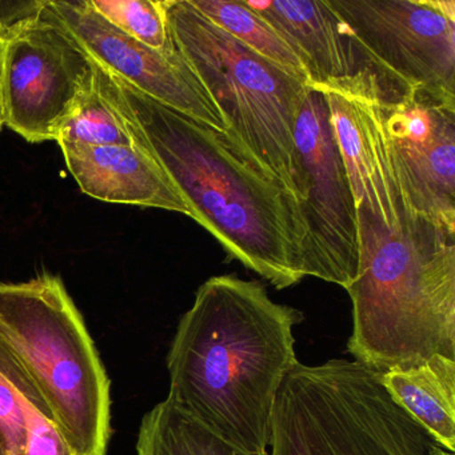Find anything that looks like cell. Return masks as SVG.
Here are the masks:
<instances>
[{
	"label": "cell",
	"mask_w": 455,
	"mask_h": 455,
	"mask_svg": "<svg viewBox=\"0 0 455 455\" xmlns=\"http://www.w3.org/2000/svg\"><path fill=\"white\" fill-rule=\"evenodd\" d=\"M302 60L311 89L393 105L403 95L364 57L327 0H244Z\"/></svg>",
	"instance_id": "cell-10"
},
{
	"label": "cell",
	"mask_w": 455,
	"mask_h": 455,
	"mask_svg": "<svg viewBox=\"0 0 455 455\" xmlns=\"http://www.w3.org/2000/svg\"><path fill=\"white\" fill-rule=\"evenodd\" d=\"M94 66L102 97L124 119L134 142L172 180L193 220L217 239L228 258L278 290L306 278L305 231L294 198L250 164L223 132Z\"/></svg>",
	"instance_id": "cell-1"
},
{
	"label": "cell",
	"mask_w": 455,
	"mask_h": 455,
	"mask_svg": "<svg viewBox=\"0 0 455 455\" xmlns=\"http://www.w3.org/2000/svg\"><path fill=\"white\" fill-rule=\"evenodd\" d=\"M364 57L403 97L455 108V0H327Z\"/></svg>",
	"instance_id": "cell-6"
},
{
	"label": "cell",
	"mask_w": 455,
	"mask_h": 455,
	"mask_svg": "<svg viewBox=\"0 0 455 455\" xmlns=\"http://www.w3.org/2000/svg\"><path fill=\"white\" fill-rule=\"evenodd\" d=\"M49 0L0 2V44H6L20 31L41 20Z\"/></svg>",
	"instance_id": "cell-21"
},
{
	"label": "cell",
	"mask_w": 455,
	"mask_h": 455,
	"mask_svg": "<svg viewBox=\"0 0 455 455\" xmlns=\"http://www.w3.org/2000/svg\"><path fill=\"white\" fill-rule=\"evenodd\" d=\"M207 20L279 68L308 84L305 65L289 44L244 2L188 0ZM310 86V84H308Z\"/></svg>",
	"instance_id": "cell-16"
},
{
	"label": "cell",
	"mask_w": 455,
	"mask_h": 455,
	"mask_svg": "<svg viewBox=\"0 0 455 455\" xmlns=\"http://www.w3.org/2000/svg\"><path fill=\"white\" fill-rule=\"evenodd\" d=\"M385 116L410 209L455 235V108L410 94Z\"/></svg>",
	"instance_id": "cell-11"
},
{
	"label": "cell",
	"mask_w": 455,
	"mask_h": 455,
	"mask_svg": "<svg viewBox=\"0 0 455 455\" xmlns=\"http://www.w3.org/2000/svg\"><path fill=\"white\" fill-rule=\"evenodd\" d=\"M46 12L103 70L188 118L228 132L222 111L175 49L159 52L130 38L98 15L89 0H49Z\"/></svg>",
	"instance_id": "cell-9"
},
{
	"label": "cell",
	"mask_w": 455,
	"mask_h": 455,
	"mask_svg": "<svg viewBox=\"0 0 455 455\" xmlns=\"http://www.w3.org/2000/svg\"><path fill=\"white\" fill-rule=\"evenodd\" d=\"M89 4L130 38L159 52H174L164 0H89Z\"/></svg>",
	"instance_id": "cell-19"
},
{
	"label": "cell",
	"mask_w": 455,
	"mask_h": 455,
	"mask_svg": "<svg viewBox=\"0 0 455 455\" xmlns=\"http://www.w3.org/2000/svg\"><path fill=\"white\" fill-rule=\"evenodd\" d=\"M394 402L444 449L455 451V359L435 355L423 363L380 374Z\"/></svg>",
	"instance_id": "cell-14"
},
{
	"label": "cell",
	"mask_w": 455,
	"mask_h": 455,
	"mask_svg": "<svg viewBox=\"0 0 455 455\" xmlns=\"http://www.w3.org/2000/svg\"><path fill=\"white\" fill-rule=\"evenodd\" d=\"M303 273L347 289L359 267L358 212L323 92L311 90L294 132Z\"/></svg>",
	"instance_id": "cell-7"
},
{
	"label": "cell",
	"mask_w": 455,
	"mask_h": 455,
	"mask_svg": "<svg viewBox=\"0 0 455 455\" xmlns=\"http://www.w3.org/2000/svg\"><path fill=\"white\" fill-rule=\"evenodd\" d=\"M0 455H6V451H4V443L0 441Z\"/></svg>",
	"instance_id": "cell-23"
},
{
	"label": "cell",
	"mask_w": 455,
	"mask_h": 455,
	"mask_svg": "<svg viewBox=\"0 0 455 455\" xmlns=\"http://www.w3.org/2000/svg\"><path fill=\"white\" fill-rule=\"evenodd\" d=\"M0 337L10 346L76 455H108L110 379L58 276L0 283Z\"/></svg>",
	"instance_id": "cell-5"
},
{
	"label": "cell",
	"mask_w": 455,
	"mask_h": 455,
	"mask_svg": "<svg viewBox=\"0 0 455 455\" xmlns=\"http://www.w3.org/2000/svg\"><path fill=\"white\" fill-rule=\"evenodd\" d=\"M359 267L347 343L383 374L435 355L455 359V235L420 217L385 230L358 212Z\"/></svg>",
	"instance_id": "cell-3"
},
{
	"label": "cell",
	"mask_w": 455,
	"mask_h": 455,
	"mask_svg": "<svg viewBox=\"0 0 455 455\" xmlns=\"http://www.w3.org/2000/svg\"><path fill=\"white\" fill-rule=\"evenodd\" d=\"M323 94L356 212L390 231L396 230L406 218L418 217L410 209L399 182L386 130V103L335 92Z\"/></svg>",
	"instance_id": "cell-12"
},
{
	"label": "cell",
	"mask_w": 455,
	"mask_h": 455,
	"mask_svg": "<svg viewBox=\"0 0 455 455\" xmlns=\"http://www.w3.org/2000/svg\"><path fill=\"white\" fill-rule=\"evenodd\" d=\"M4 124V116H2V102H0V129H2Z\"/></svg>",
	"instance_id": "cell-22"
},
{
	"label": "cell",
	"mask_w": 455,
	"mask_h": 455,
	"mask_svg": "<svg viewBox=\"0 0 455 455\" xmlns=\"http://www.w3.org/2000/svg\"><path fill=\"white\" fill-rule=\"evenodd\" d=\"M66 164L81 190L110 204H134L193 218L172 180L156 161L134 146L60 142Z\"/></svg>",
	"instance_id": "cell-13"
},
{
	"label": "cell",
	"mask_w": 455,
	"mask_h": 455,
	"mask_svg": "<svg viewBox=\"0 0 455 455\" xmlns=\"http://www.w3.org/2000/svg\"><path fill=\"white\" fill-rule=\"evenodd\" d=\"M36 412L52 420L36 383L0 337V441L6 455H22L28 420Z\"/></svg>",
	"instance_id": "cell-17"
},
{
	"label": "cell",
	"mask_w": 455,
	"mask_h": 455,
	"mask_svg": "<svg viewBox=\"0 0 455 455\" xmlns=\"http://www.w3.org/2000/svg\"><path fill=\"white\" fill-rule=\"evenodd\" d=\"M164 6L175 52L222 111L226 137L299 204L295 124L313 89L215 26L188 0H164Z\"/></svg>",
	"instance_id": "cell-4"
},
{
	"label": "cell",
	"mask_w": 455,
	"mask_h": 455,
	"mask_svg": "<svg viewBox=\"0 0 455 455\" xmlns=\"http://www.w3.org/2000/svg\"><path fill=\"white\" fill-rule=\"evenodd\" d=\"M94 84L92 58L46 7L41 20L0 44L4 124L28 142L57 140Z\"/></svg>",
	"instance_id": "cell-8"
},
{
	"label": "cell",
	"mask_w": 455,
	"mask_h": 455,
	"mask_svg": "<svg viewBox=\"0 0 455 455\" xmlns=\"http://www.w3.org/2000/svg\"><path fill=\"white\" fill-rule=\"evenodd\" d=\"M138 455H270L254 454L231 443L191 417L170 398L143 417Z\"/></svg>",
	"instance_id": "cell-15"
},
{
	"label": "cell",
	"mask_w": 455,
	"mask_h": 455,
	"mask_svg": "<svg viewBox=\"0 0 455 455\" xmlns=\"http://www.w3.org/2000/svg\"><path fill=\"white\" fill-rule=\"evenodd\" d=\"M95 68V66H94ZM57 142L89 146H134V138L118 113L102 97L97 84L84 95L60 129Z\"/></svg>",
	"instance_id": "cell-18"
},
{
	"label": "cell",
	"mask_w": 455,
	"mask_h": 455,
	"mask_svg": "<svg viewBox=\"0 0 455 455\" xmlns=\"http://www.w3.org/2000/svg\"><path fill=\"white\" fill-rule=\"evenodd\" d=\"M303 314L258 281L212 276L196 290L167 355V398L231 443L265 454L282 385L298 363Z\"/></svg>",
	"instance_id": "cell-2"
},
{
	"label": "cell",
	"mask_w": 455,
	"mask_h": 455,
	"mask_svg": "<svg viewBox=\"0 0 455 455\" xmlns=\"http://www.w3.org/2000/svg\"><path fill=\"white\" fill-rule=\"evenodd\" d=\"M22 455H76L60 428L46 415L36 412L28 420Z\"/></svg>",
	"instance_id": "cell-20"
}]
</instances>
